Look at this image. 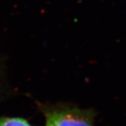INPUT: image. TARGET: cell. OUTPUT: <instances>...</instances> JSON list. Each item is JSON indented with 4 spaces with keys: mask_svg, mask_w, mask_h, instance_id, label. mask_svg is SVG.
Instances as JSON below:
<instances>
[{
    "mask_svg": "<svg viewBox=\"0 0 126 126\" xmlns=\"http://www.w3.org/2000/svg\"><path fill=\"white\" fill-rule=\"evenodd\" d=\"M46 126H94L89 116L80 110L59 108L46 113Z\"/></svg>",
    "mask_w": 126,
    "mask_h": 126,
    "instance_id": "cell-1",
    "label": "cell"
},
{
    "mask_svg": "<svg viewBox=\"0 0 126 126\" xmlns=\"http://www.w3.org/2000/svg\"><path fill=\"white\" fill-rule=\"evenodd\" d=\"M0 126H32L27 121L20 118H3L0 119Z\"/></svg>",
    "mask_w": 126,
    "mask_h": 126,
    "instance_id": "cell-2",
    "label": "cell"
}]
</instances>
